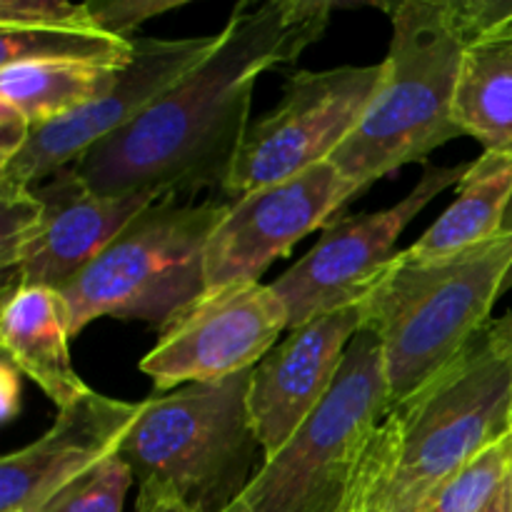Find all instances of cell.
Wrapping results in <instances>:
<instances>
[{"label":"cell","instance_id":"22","mask_svg":"<svg viewBox=\"0 0 512 512\" xmlns=\"http://www.w3.org/2000/svg\"><path fill=\"white\" fill-rule=\"evenodd\" d=\"M133 480L130 465L113 455L68 485L43 512H123Z\"/></svg>","mask_w":512,"mask_h":512},{"label":"cell","instance_id":"11","mask_svg":"<svg viewBox=\"0 0 512 512\" xmlns=\"http://www.w3.org/2000/svg\"><path fill=\"white\" fill-rule=\"evenodd\" d=\"M288 330V310L273 285L235 283L208 290L160 333L140 360L155 390L210 383L253 370Z\"/></svg>","mask_w":512,"mask_h":512},{"label":"cell","instance_id":"16","mask_svg":"<svg viewBox=\"0 0 512 512\" xmlns=\"http://www.w3.org/2000/svg\"><path fill=\"white\" fill-rule=\"evenodd\" d=\"M70 320L65 298L55 288L23 285L3 295L0 345L15 368L28 375L58 410L90 393L70 360Z\"/></svg>","mask_w":512,"mask_h":512},{"label":"cell","instance_id":"30","mask_svg":"<svg viewBox=\"0 0 512 512\" xmlns=\"http://www.w3.org/2000/svg\"><path fill=\"white\" fill-rule=\"evenodd\" d=\"M503 230H510V233H512V200H510V205H508V215H505V228H503ZM508 290H512V268H510L508 278H505V285H503V295L508 293Z\"/></svg>","mask_w":512,"mask_h":512},{"label":"cell","instance_id":"8","mask_svg":"<svg viewBox=\"0 0 512 512\" xmlns=\"http://www.w3.org/2000/svg\"><path fill=\"white\" fill-rule=\"evenodd\" d=\"M383 75L385 60L300 70L288 78L280 103L250 123L223 190L225 198L238 203L255 190L328 163L363 123Z\"/></svg>","mask_w":512,"mask_h":512},{"label":"cell","instance_id":"14","mask_svg":"<svg viewBox=\"0 0 512 512\" xmlns=\"http://www.w3.org/2000/svg\"><path fill=\"white\" fill-rule=\"evenodd\" d=\"M138 408L90 390L58 410L48 433L0 463V512H43L68 485L113 458Z\"/></svg>","mask_w":512,"mask_h":512},{"label":"cell","instance_id":"23","mask_svg":"<svg viewBox=\"0 0 512 512\" xmlns=\"http://www.w3.org/2000/svg\"><path fill=\"white\" fill-rule=\"evenodd\" d=\"M3 200V233H0V265L3 275L13 273L38 238L43 205L35 188L0 183Z\"/></svg>","mask_w":512,"mask_h":512},{"label":"cell","instance_id":"15","mask_svg":"<svg viewBox=\"0 0 512 512\" xmlns=\"http://www.w3.org/2000/svg\"><path fill=\"white\" fill-rule=\"evenodd\" d=\"M43 205V223L33 248L13 273L3 275V295L23 285L63 290L78 278L115 235L155 203L153 195H120L108 198L85 183L75 165L50 175L35 188Z\"/></svg>","mask_w":512,"mask_h":512},{"label":"cell","instance_id":"6","mask_svg":"<svg viewBox=\"0 0 512 512\" xmlns=\"http://www.w3.org/2000/svg\"><path fill=\"white\" fill-rule=\"evenodd\" d=\"M230 203L160 198L140 210L113 243L70 280L65 298L70 335L100 318L140 320L163 333L208 293L205 250Z\"/></svg>","mask_w":512,"mask_h":512},{"label":"cell","instance_id":"9","mask_svg":"<svg viewBox=\"0 0 512 512\" xmlns=\"http://www.w3.org/2000/svg\"><path fill=\"white\" fill-rule=\"evenodd\" d=\"M468 168L470 163L448 168L425 163L423 178L403 200L330 225L310 253L270 283L288 310V328L358 305L395 260L403 230L443 190L458 185Z\"/></svg>","mask_w":512,"mask_h":512},{"label":"cell","instance_id":"24","mask_svg":"<svg viewBox=\"0 0 512 512\" xmlns=\"http://www.w3.org/2000/svg\"><path fill=\"white\" fill-rule=\"evenodd\" d=\"M0 25L5 28H95L88 3L68 0H3Z\"/></svg>","mask_w":512,"mask_h":512},{"label":"cell","instance_id":"26","mask_svg":"<svg viewBox=\"0 0 512 512\" xmlns=\"http://www.w3.org/2000/svg\"><path fill=\"white\" fill-rule=\"evenodd\" d=\"M465 43L512 23V0H448Z\"/></svg>","mask_w":512,"mask_h":512},{"label":"cell","instance_id":"32","mask_svg":"<svg viewBox=\"0 0 512 512\" xmlns=\"http://www.w3.org/2000/svg\"><path fill=\"white\" fill-rule=\"evenodd\" d=\"M510 438H512V423H510ZM505 500H508V512H512V465H510L508 485H505Z\"/></svg>","mask_w":512,"mask_h":512},{"label":"cell","instance_id":"1","mask_svg":"<svg viewBox=\"0 0 512 512\" xmlns=\"http://www.w3.org/2000/svg\"><path fill=\"white\" fill-rule=\"evenodd\" d=\"M330 0L240 3L213 53L135 123L75 163L100 195L175 198L225 190L250 128L255 83L293 63L328 28Z\"/></svg>","mask_w":512,"mask_h":512},{"label":"cell","instance_id":"18","mask_svg":"<svg viewBox=\"0 0 512 512\" xmlns=\"http://www.w3.org/2000/svg\"><path fill=\"white\" fill-rule=\"evenodd\" d=\"M455 118L483 150L512 153V23L465 45Z\"/></svg>","mask_w":512,"mask_h":512},{"label":"cell","instance_id":"33","mask_svg":"<svg viewBox=\"0 0 512 512\" xmlns=\"http://www.w3.org/2000/svg\"><path fill=\"white\" fill-rule=\"evenodd\" d=\"M510 423H512V418H510Z\"/></svg>","mask_w":512,"mask_h":512},{"label":"cell","instance_id":"28","mask_svg":"<svg viewBox=\"0 0 512 512\" xmlns=\"http://www.w3.org/2000/svg\"><path fill=\"white\" fill-rule=\"evenodd\" d=\"M135 512H198L190 508L188 503L178 498L173 490L163 488L155 483H143L138 493V503H135Z\"/></svg>","mask_w":512,"mask_h":512},{"label":"cell","instance_id":"25","mask_svg":"<svg viewBox=\"0 0 512 512\" xmlns=\"http://www.w3.org/2000/svg\"><path fill=\"white\" fill-rule=\"evenodd\" d=\"M183 0H93L88 3L95 28L133 43L135 30L158 15L180 8Z\"/></svg>","mask_w":512,"mask_h":512},{"label":"cell","instance_id":"3","mask_svg":"<svg viewBox=\"0 0 512 512\" xmlns=\"http://www.w3.org/2000/svg\"><path fill=\"white\" fill-rule=\"evenodd\" d=\"M512 268V233L445 258L400 250L360 308V330L383 350L390 408L438 378L488 328Z\"/></svg>","mask_w":512,"mask_h":512},{"label":"cell","instance_id":"7","mask_svg":"<svg viewBox=\"0 0 512 512\" xmlns=\"http://www.w3.org/2000/svg\"><path fill=\"white\" fill-rule=\"evenodd\" d=\"M388 410L383 350L360 330L323 405L260 463L225 512H345L365 448Z\"/></svg>","mask_w":512,"mask_h":512},{"label":"cell","instance_id":"31","mask_svg":"<svg viewBox=\"0 0 512 512\" xmlns=\"http://www.w3.org/2000/svg\"><path fill=\"white\" fill-rule=\"evenodd\" d=\"M485 512H508V500H505V490H503V495H500V498H495L493 503L488 505V510Z\"/></svg>","mask_w":512,"mask_h":512},{"label":"cell","instance_id":"29","mask_svg":"<svg viewBox=\"0 0 512 512\" xmlns=\"http://www.w3.org/2000/svg\"><path fill=\"white\" fill-rule=\"evenodd\" d=\"M20 395H23L20 370L15 368L13 360L3 355V363H0V418L3 423H10L20 413Z\"/></svg>","mask_w":512,"mask_h":512},{"label":"cell","instance_id":"4","mask_svg":"<svg viewBox=\"0 0 512 512\" xmlns=\"http://www.w3.org/2000/svg\"><path fill=\"white\" fill-rule=\"evenodd\" d=\"M378 8L393 23L385 75L363 123L330 158L363 190L405 165L425 163L440 145L465 135L455 100L468 43L448 0H403Z\"/></svg>","mask_w":512,"mask_h":512},{"label":"cell","instance_id":"12","mask_svg":"<svg viewBox=\"0 0 512 512\" xmlns=\"http://www.w3.org/2000/svg\"><path fill=\"white\" fill-rule=\"evenodd\" d=\"M358 193L363 188L328 160L230 203L205 250L208 290L258 283L300 240L330 228L333 215Z\"/></svg>","mask_w":512,"mask_h":512},{"label":"cell","instance_id":"19","mask_svg":"<svg viewBox=\"0 0 512 512\" xmlns=\"http://www.w3.org/2000/svg\"><path fill=\"white\" fill-rule=\"evenodd\" d=\"M120 70L80 63H13L0 68V100L13 105L35 128L63 115L113 88Z\"/></svg>","mask_w":512,"mask_h":512},{"label":"cell","instance_id":"5","mask_svg":"<svg viewBox=\"0 0 512 512\" xmlns=\"http://www.w3.org/2000/svg\"><path fill=\"white\" fill-rule=\"evenodd\" d=\"M253 370L143 400L115 455L140 485H163L198 512H225L263 455L248 408Z\"/></svg>","mask_w":512,"mask_h":512},{"label":"cell","instance_id":"21","mask_svg":"<svg viewBox=\"0 0 512 512\" xmlns=\"http://www.w3.org/2000/svg\"><path fill=\"white\" fill-rule=\"evenodd\" d=\"M512 465L510 430L460 468L428 503L425 512H485L508 485Z\"/></svg>","mask_w":512,"mask_h":512},{"label":"cell","instance_id":"27","mask_svg":"<svg viewBox=\"0 0 512 512\" xmlns=\"http://www.w3.org/2000/svg\"><path fill=\"white\" fill-rule=\"evenodd\" d=\"M30 133L33 125L13 105L0 100V165H8L28 145Z\"/></svg>","mask_w":512,"mask_h":512},{"label":"cell","instance_id":"13","mask_svg":"<svg viewBox=\"0 0 512 512\" xmlns=\"http://www.w3.org/2000/svg\"><path fill=\"white\" fill-rule=\"evenodd\" d=\"M360 333V308L335 310L290 330L253 370L250 420L263 460H270L323 405Z\"/></svg>","mask_w":512,"mask_h":512},{"label":"cell","instance_id":"17","mask_svg":"<svg viewBox=\"0 0 512 512\" xmlns=\"http://www.w3.org/2000/svg\"><path fill=\"white\" fill-rule=\"evenodd\" d=\"M512 200V153L483 150L458 183L455 203L405 253L420 260L445 258L498 238Z\"/></svg>","mask_w":512,"mask_h":512},{"label":"cell","instance_id":"10","mask_svg":"<svg viewBox=\"0 0 512 512\" xmlns=\"http://www.w3.org/2000/svg\"><path fill=\"white\" fill-rule=\"evenodd\" d=\"M218 43L220 33L178 40L135 38L133 60L120 70L113 88L75 113L35 128L28 145L8 165H0V183L38 188L50 175L75 165L95 145L135 123Z\"/></svg>","mask_w":512,"mask_h":512},{"label":"cell","instance_id":"2","mask_svg":"<svg viewBox=\"0 0 512 512\" xmlns=\"http://www.w3.org/2000/svg\"><path fill=\"white\" fill-rule=\"evenodd\" d=\"M512 418V310L375 428L345 512H425Z\"/></svg>","mask_w":512,"mask_h":512},{"label":"cell","instance_id":"20","mask_svg":"<svg viewBox=\"0 0 512 512\" xmlns=\"http://www.w3.org/2000/svg\"><path fill=\"white\" fill-rule=\"evenodd\" d=\"M135 55V40L93 28H5L0 25V68L13 63H80L123 70Z\"/></svg>","mask_w":512,"mask_h":512}]
</instances>
